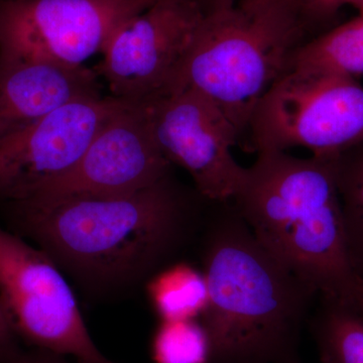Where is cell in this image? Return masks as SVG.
Masks as SVG:
<instances>
[{"label":"cell","instance_id":"6da1fadb","mask_svg":"<svg viewBox=\"0 0 363 363\" xmlns=\"http://www.w3.org/2000/svg\"><path fill=\"white\" fill-rule=\"evenodd\" d=\"M214 205L202 255L208 300L198 318L209 363H301L319 294L260 245L231 200Z\"/></svg>","mask_w":363,"mask_h":363},{"label":"cell","instance_id":"7a4b0ae2","mask_svg":"<svg viewBox=\"0 0 363 363\" xmlns=\"http://www.w3.org/2000/svg\"><path fill=\"white\" fill-rule=\"evenodd\" d=\"M23 233L55 262L95 283L145 274L180 247L196 207L171 175L112 197H70L9 206Z\"/></svg>","mask_w":363,"mask_h":363},{"label":"cell","instance_id":"3957f363","mask_svg":"<svg viewBox=\"0 0 363 363\" xmlns=\"http://www.w3.org/2000/svg\"><path fill=\"white\" fill-rule=\"evenodd\" d=\"M337 157L259 152L231 202L260 245L319 297L344 301L357 276L344 235Z\"/></svg>","mask_w":363,"mask_h":363},{"label":"cell","instance_id":"277c9868","mask_svg":"<svg viewBox=\"0 0 363 363\" xmlns=\"http://www.w3.org/2000/svg\"><path fill=\"white\" fill-rule=\"evenodd\" d=\"M306 40L297 21L272 0H240L204 13L168 93L186 87L198 91L241 140L255 107L290 70Z\"/></svg>","mask_w":363,"mask_h":363},{"label":"cell","instance_id":"5b68a950","mask_svg":"<svg viewBox=\"0 0 363 363\" xmlns=\"http://www.w3.org/2000/svg\"><path fill=\"white\" fill-rule=\"evenodd\" d=\"M245 136L257 154L303 147L314 157H337L363 143V86L292 69L262 98Z\"/></svg>","mask_w":363,"mask_h":363},{"label":"cell","instance_id":"8992f818","mask_svg":"<svg viewBox=\"0 0 363 363\" xmlns=\"http://www.w3.org/2000/svg\"><path fill=\"white\" fill-rule=\"evenodd\" d=\"M0 302L18 339L77 363H114L91 337L56 262L0 227Z\"/></svg>","mask_w":363,"mask_h":363},{"label":"cell","instance_id":"52a82bcc","mask_svg":"<svg viewBox=\"0 0 363 363\" xmlns=\"http://www.w3.org/2000/svg\"><path fill=\"white\" fill-rule=\"evenodd\" d=\"M154 0H0V57L82 67Z\"/></svg>","mask_w":363,"mask_h":363},{"label":"cell","instance_id":"ba28073f","mask_svg":"<svg viewBox=\"0 0 363 363\" xmlns=\"http://www.w3.org/2000/svg\"><path fill=\"white\" fill-rule=\"evenodd\" d=\"M204 13L195 0H154L128 18L93 68L111 96L145 104L168 93Z\"/></svg>","mask_w":363,"mask_h":363},{"label":"cell","instance_id":"9c48e42d","mask_svg":"<svg viewBox=\"0 0 363 363\" xmlns=\"http://www.w3.org/2000/svg\"><path fill=\"white\" fill-rule=\"evenodd\" d=\"M126 101L113 96L64 105L33 123L0 135V202L28 201L70 171Z\"/></svg>","mask_w":363,"mask_h":363},{"label":"cell","instance_id":"30bf717a","mask_svg":"<svg viewBox=\"0 0 363 363\" xmlns=\"http://www.w3.org/2000/svg\"><path fill=\"white\" fill-rule=\"evenodd\" d=\"M143 104L162 155L188 172L198 194L209 202L233 200L247 168L234 159L233 147L240 138L223 114L188 87Z\"/></svg>","mask_w":363,"mask_h":363},{"label":"cell","instance_id":"8fae6325","mask_svg":"<svg viewBox=\"0 0 363 363\" xmlns=\"http://www.w3.org/2000/svg\"><path fill=\"white\" fill-rule=\"evenodd\" d=\"M171 167L152 135L145 105L126 102L98 130L70 171L16 205L131 194L164 180Z\"/></svg>","mask_w":363,"mask_h":363},{"label":"cell","instance_id":"7c38bea8","mask_svg":"<svg viewBox=\"0 0 363 363\" xmlns=\"http://www.w3.org/2000/svg\"><path fill=\"white\" fill-rule=\"evenodd\" d=\"M99 80L86 66L0 57V135L71 102L101 97Z\"/></svg>","mask_w":363,"mask_h":363},{"label":"cell","instance_id":"4fadbf2b","mask_svg":"<svg viewBox=\"0 0 363 363\" xmlns=\"http://www.w3.org/2000/svg\"><path fill=\"white\" fill-rule=\"evenodd\" d=\"M292 69L353 79L362 76L363 18L358 16L306 40L294 55Z\"/></svg>","mask_w":363,"mask_h":363},{"label":"cell","instance_id":"5bb4252c","mask_svg":"<svg viewBox=\"0 0 363 363\" xmlns=\"http://www.w3.org/2000/svg\"><path fill=\"white\" fill-rule=\"evenodd\" d=\"M320 298L309 319L322 363H363V316L345 303Z\"/></svg>","mask_w":363,"mask_h":363},{"label":"cell","instance_id":"9a60e30c","mask_svg":"<svg viewBox=\"0 0 363 363\" xmlns=\"http://www.w3.org/2000/svg\"><path fill=\"white\" fill-rule=\"evenodd\" d=\"M149 293L162 321L199 318L208 300L204 274L187 264L157 274L150 281Z\"/></svg>","mask_w":363,"mask_h":363},{"label":"cell","instance_id":"2e32d148","mask_svg":"<svg viewBox=\"0 0 363 363\" xmlns=\"http://www.w3.org/2000/svg\"><path fill=\"white\" fill-rule=\"evenodd\" d=\"M336 179L348 257L363 278V143L336 157Z\"/></svg>","mask_w":363,"mask_h":363},{"label":"cell","instance_id":"e0dca14e","mask_svg":"<svg viewBox=\"0 0 363 363\" xmlns=\"http://www.w3.org/2000/svg\"><path fill=\"white\" fill-rule=\"evenodd\" d=\"M152 358L156 363H209V344L199 319L162 321Z\"/></svg>","mask_w":363,"mask_h":363},{"label":"cell","instance_id":"ac0fdd59","mask_svg":"<svg viewBox=\"0 0 363 363\" xmlns=\"http://www.w3.org/2000/svg\"><path fill=\"white\" fill-rule=\"evenodd\" d=\"M297 21L308 40L335 26L343 6L358 0H272Z\"/></svg>","mask_w":363,"mask_h":363},{"label":"cell","instance_id":"d6986e66","mask_svg":"<svg viewBox=\"0 0 363 363\" xmlns=\"http://www.w3.org/2000/svg\"><path fill=\"white\" fill-rule=\"evenodd\" d=\"M18 340L20 339L0 302V362H9L23 352L18 346Z\"/></svg>","mask_w":363,"mask_h":363},{"label":"cell","instance_id":"ffe728a7","mask_svg":"<svg viewBox=\"0 0 363 363\" xmlns=\"http://www.w3.org/2000/svg\"><path fill=\"white\" fill-rule=\"evenodd\" d=\"M0 363H71L66 357L48 351L35 350L33 352H21L18 357ZM77 363V362H75Z\"/></svg>","mask_w":363,"mask_h":363},{"label":"cell","instance_id":"44dd1931","mask_svg":"<svg viewBox=\"0 0 363 363\" xmlns=\"http://www.w3.org/2000/svg\"><path fill=\"white\" fill-rule=\"evenodd\" d=\"M342 302L350 305L351 308L363 316V278L357 276L350 295Z\"/></svg>","mask_w":363,"mask_h":363},{"label":"cell","instance_id":"7402d4cb","mask_svg":"<svg viewBox=\"0 0 363 363\" xmlns=\"http://www.w3.org/2000/svg\"><path fill=\"white\" fill-rule=\"evenodd\" d=\"M201 7L203 13H211L218 9L235 6L240 0H195Z\"/></svg>","mask_w":363,"mask_h":363},{"label":"cell","instance_id":"603a6c76","mask_svg":"<svg viewBox=\"0 0 363 363\" xmlns=\"http://www.w3.org/2000/svg\"><path fill=\"white\" fill-rule=\"evenodd\" d=\"M353 6L359 11V16L363 18V0H358V1L353 4Z\"/></svg>","mask_w":363,"mask_h":363}]
</instances>
